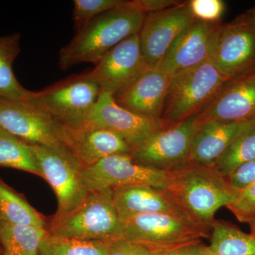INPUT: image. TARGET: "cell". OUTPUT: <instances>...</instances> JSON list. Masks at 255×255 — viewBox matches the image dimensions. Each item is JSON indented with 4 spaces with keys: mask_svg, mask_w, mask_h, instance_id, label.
<instances>
[{
    "mask_svg": "<svg viewBox=\"0 0 255 255\" xmlns=\"http://www.w3.org/2000/svg\"><path fill=\"white\" fill-rule=\"evenodd\" d=\"M165 190L197 224L211 229L218 210L234 200L240 190L233 187L214 166L188 161L167 171Z\"/></svg>",
    "mask_w": 255,
    "mask_h": 255,
    "instance_id": "obj_1",
    "label": "cell"
},
{
    "mask_svg": "<svg viewBox=\"0 0 255 255\" xmlns=\"http://www.w3.org/2000/svg\"><path fill=\"white\" fill-rule=\"evenodd\" d=\"M145 15L130 1H124L114 9L99 15L77 31L72 41L61 48L58 61L60 69L68 70L82 63H97L114 46L139 33Z\"/></svg>",
    "mask_w": 255,
    "mask_h": 255,
    "instance_id": "obj_2",
    "label": "cell"
},
{
    "mask_svg": "<svg viewBox=\"0 0 255 255\" xmlns=\"http://www.w3.org/2000/svg\"><path fill=\"white\" fill-rule=\"evenodd\" d=\"M227 80L210 58L171 76L160 118L164 128L182 123L199 113Z\"/></svg>",
    "mask_w": 255,
    "mask_h": 255,
    "instance_id": "obj_3",
    "label": "cell"
},
{
    "mask_svg": "<svg viewBox=\"0 0 255 255\" xmlns=\"http://www.w3.org/2000/svg\"><path fill=\"white\" fill-rule=\"evenodd\" d=\"M38 166L54 191L58 209L48 226L58 222L83 204L90 194L83 177V167L61 142L50 145H31Z\"/></svg>",
    "mask_w": 255,
    "mask_h": 255,
    "instance_id": "obj_4",
    "label": "cell"
},
{
    "mask_svg": "<svg viewBox=\"0 0 255 255\" xmlns=\"http://www.w3.org/2000/svg\"><path fill=\"white\" fill-rule=\"evenodd\" d=\"M53 236L109 242L123 237V223L114 205L113 191H92L81 206L48 226Z\"/></svg>",
    "mask_w": 255,
    "mask_h": 255,
    "instance_id": "obj_5",
    "label": "cell"
},
{
    "mask_svg": "<svg viewBox=\"0 0 255 255\" xmlns=\"http://www.w3.org/2000/svg\"><path fill=\"white\" fill-rule=\"evenodd\" d=\"M123 237L151 252L185 246L211 236V229L190 220L167 214L138 215L123 221Z\"/></svg>",
    "mask_w": 255,
    "mask_h": 255,
    "instance_id": "obj_6",
    "label": "cell"
},
{
    "mask_svg": "<svg viewBox=\"0 0 255 255\" xmlns=\"http://www.w3.org/2000/svg\"><path fill=\"white\" fill-rule=\"evenodd\" d=\"M100 90L85 74L67 79L40 92L26 102L60 123L74 127L95 107Z\"/></svg>",
    "mask_w": 255,
    "mask_h": 255,
    "instance_id": "obj_7",
    "label": "cell"
},
{
    "mask_svg": "<svg viewBox=\"0 0 255 255\" xmlns=\"http://www.w3.org/2000/svg\"><path fill=\"white\" fill-rule=\"evenodd\" d=\"M210 59L228 80L255 69V25L251 11L221 23Z\"/></svg>",
    "mask_w": 255,
    "mask_h": 255,
    "instance_id": "obj_8",
    "label": "cell"
},
{
    "mask_svg": "<svg viewBox=\"0 0 255 255\" xmlns=\"http://www.w3.org/2000/svg\"><path fill=\"white\" fill-rule=\"evenodd\" d=\"M149 69L137 33L107 52L85 75L101 92H108L114 97L127 90Z\"/></svg>",
    "mask_w": 255,
    "mask_h": 255,
    "instance_id": "obj_9",
    "label": "cell"
},
{
    "mask_svg": "<svg viewBox=\"0 0 255 255\" xmlns=\"http://www.w3.org/2000/svg\"><path fill=\"white\" fill-rule=\"evenodd\" d=\"M82 177L90 192L137 185L165 189L168 184L167 171L138 163L128 154L101 159L91 167L82 169Z\"/></svg>",
    "mask_w": 255,
    "mask_h": 255,
    "instance_id": "obj_10",
    "label": "cell"
},
{
    "mask_svg": "<svg viewBox=\"0 0 255 255\" xmlns=\"http://www.w3.org/2000/svg\"><path fill=\"white\" fill-rule=\"evenodd\" d=\"M196 117L151 135L130 150L132 158L138 163L169 171L189 161L191 142L197 130Z\"/></svg>",
    "mask_w": 255,
    "mask_h": 255,
    "instance_id": "obj_11",
    "label": "cell"
},
{
    "mask_svg": "<svg viewBox=\"0 0 255 255\" xmlns=\"http://www.w3.org/2000/svg\"><path fill=\"white\" fill-rule=\"evenodd\" d=\"M71 127L110 130L123 137L130 147L165 128L160 119L146 118L119 105L108 92H100L91 112Z\"/></svg>",
    "mask_w": 255,
    "mask_h": 255,
    "instance_id": "obj_12",
    "label": "cell"
},
{
    "mask_svg": "<svg viewBox=\"0 0 255 255\" xmlns=\"http://www.w3.org/2000/svg\"><path fill=\"white\" fill-rule=\"evenodd\" d=\"M195 117L198 127L214 122L255 120V69L225 82Z\"/></svg>",
    "mask_w": 255,
    "mask_h": 255,
    "instance_id": "obj_13",
    "label": "cell"
},
{
    "mask_svg": "<svg viewBox=\"0 0 255 255\" xmlns=\"http://www.w3.org/2000/svg\"><path fill=\"white\" fill-rule=\"evenodd\" d=\"M194 20L189 1L145 15L138 34L142 54L149 68H154L161 61L178 37Z\"/></svg>",
    "mask_w": 255,
    "mask_h": 255,
    "instance_id": "obj_14",
    "label": "cell"
},
{
    "mask_svg": "<svg viewBox=\"0 0 255 255\" xmlns=\"http://www.w3.org/2000/svg\"><path fill=\"white\" fill-rule=\"evenodd\" d=\"M62 125L27 102L0 98V127L29 145L60 142Z\"/></svg>",
    "mask_w": 255,
    "mask_h": 255,
    "instance_id": "obj_15",
    "label": "cell"
},
{
    "mask_svg": "<svg viewBox=\"0 0 255 255\" xmlns=\"http://www.w3.org/2000/svg\"><path fill=\"white\" fill-rule=\"evenodd\" d=\"M221 23L194 20L178 37L155 68L171 77L209 60Z\"/></svg>",
    "mask_w": 255,
    "mask_h": 255,
    "instance_id": "obj_16",
    "label": "cell"
},
{
    "mask_svg": "<svg viewBox=\"0 0 255 255\" xmlns=\"http://www.w3.org/2000/svg\"><path fill=\"white\" fill-rule=\"evenodd\" d=\"M60 142L76 157L82 167L119 154L130 155L131 147L120 135L104 129L77 128L63 124Z\"/></svg>",
    "mask_w": 255,
    "mask_h": 255,
    "instance_id": "obj_17",
    "label": "cell"
},
{
    "mask_svg": "<svg viewBox=\"0 0 255 255\" xmlns=\"http://www.w3.org/2000/svg\"><path fill=\"white\" fill-rule=\"evenodd\" d=\"M112 191L114 205L122 222L146 214H171L193 221L165 189L137 185Z\"/></svg>",
    "mask_w": 255,
    "mask_h": 255,
    "instance_id": "obj_18",
    "label": "cell"
},
{
    "mask_svg": "<svg viewBox=\"0 0 255 255\" xmlns=\"http://www.w3.org/2000/svg\"><path fill=\"white\" fill-rule=\"evenodd\" d=\"M170 76L158 68L149 69L127 90L113 96L119 105L146 118L160 119Z\"/></svg>",
    "mask_w": 255,
    "mask_h": 255,
    "instance_id": "obj_19",
    "label": "cell"
},
{
    "mask_svg": "<svg viewBox=\"0 0 255 255\" xmlns=\"http://www.w3.org/2000/svg\"><path fill=\"white\" fill-rule=\"evenodd\" d=\"M254 127L255 119L240 123L214 122L199 126L191 142L189 161L213 167L228 146Z\"/></svg>",
    "mask_w": 255,
    "mask_h": 255,
    "instance_id": "obj_20",
    "label": "cell"
},
{
    "mask_svg": "<svg viewBox=\"0 0 255 255\" xmlns=\"http://www.w3.org/2000/svg\"><path fill=\"white\" fill-rule=\"evenodd\" d=\"M0 219L21 226L46 228V216L30 205L23 194L10 187L0 178Z\"/></svg>",
    "mask_w": 255,
    "mask_h": 255,
    "instance_id": "obj_21",
    "label": "cell"
},
{
    "mask_svg": "<svg viewBox=\"0 0 255 255\" xmlns=\"http://www.w3.org/2000/svg\"><path fill=\"white\" fill-rule=\"evenodd\" d=\"M20 39L19 33L0 36V98L26 102L32 92L21 86L12 70L21 50Z\"/></svg>",
    "mask_w": 255,
    "mask_h": 255,
    "instance_id": "obj_22",
    "label": "cell"
},
{
    "mask_svg": "<svg viewBox=\"0 0 255 255\" xmlns=\"http://www.w3.org/2000/svg\"><path fill=\"white\" fill-rule=\"evenodd\" d=\"M48 233L46 228L12 224L0 219L2 255H38Z\"/></svg>",
    "mask_w": 255,
    "mask_h": 255,
    "instance_id": "obj_23",
    "label": "cell"
},
{
    "mask_svg": "<svg viewBox=\"0 0 255 255\" xmlns=\"http://www.w3.org/2000/svg\"><path fill=\"white\" fill-rule=\"evenodd\" d=\"M209 248L217 255H255V240L236 226L215 221L211 226Z\"/></svg>",
    "mask_w": 255,
    "mask_h": 255,
    "instance_id": "obj_24",
    "label": "cell"
},
{
    "mask_svg": "<svg viewBox=\"0 0 255 255\" xmlns=\"http://www.w3.org/2000/svg\"><path fill=\"white\" fill-rule=\"evenodd\" d=\"M0 167L19 169L43 177L31 145L1 127Z\"/></svg>",
    "mask_w": 255,
    "mask_h": 255,
    "instance_id": "obj_25",
    "label": "cell"
},
{
    "mask_svg": "<svg viewBox=\"0 0 255 255\" xmlns=\"http://www.w3.org/2000/svg\"><path fill=\"white\" fill-rule=\"evenodd\" d=\"M38 255H108V243L53 236L43 238Z\"/></svg>",
    "mask_w": 255,
    "mask_h": 255,
    "instance_id": "obj_26",
    "label": "cell"
},
{
    "mask_svg": "<svg viewBox=\"0 0 255 255\" xmlns=\"http://www.w3.org/2000/svg\"><path fill=\"white\" fill-rule=\"evenodd\" d=\"M255 158V127L243 132L231 144L215 162L221 175L229 177L243 164Z\"/></svg>",
    "mask_w": 255,
    "mask_h": 255,
    "instance_id": "obj_27",
    "label": "cell"
},
{
    "mask_svg": "<svg viewBox=\"0 0 255 255\" xmlns=\"http://www.w3.org/2000/svg\"><path fill=\"white\" fill-rule=\"evenodd\" d=\"M124 0H75L73 18L78 31L99 15L110 11L122 4Z\"/></svg>",
    "mask_w": 255,
    "mask_h": 255,
    "instance_id": "obj_28",
    "label": "cell"
},
{
    "mask_svg": "<svg viewBox=\"0 0 255 255\" xmlns=\"http://www.w3.org/2000/svg\"><path fill=\"white\" fill-rule=\"evenodd\" d=\"M241 223L255 219V182L240 190L237 197L226 206Z\"/></svg>",
    "mask_w": 255,
    "mask_h": 255,
    "instance_id": "obj_29",
    "label": "cell"
},
{
    "mask_svg": "<svg viewBox=\"0 0 255 255\" xmlns=\"http://www.w3.org/2000/svg\"><path fill=\"white\" fill-rule=\"evenodd\" d=\"M189 5L196 20L207 23L220 22L226 8L222 0H190Z\"/></svg>",
    "mask_w": 255,
    "mask_h": 255,
    "instance_id": "obj_30",
    "label": "cell"
},
{
    "mask_svg": "<svg viewBox=\"0 0 255 255\" xmlns=\"http://www.w3.org/2000/svg\"><path fill=\"white\" fill-rule=\"evenodd\" d=\"M107 243L108 255H152L147 247L124 237L116 238Z\"/></svg>",
    "mask_w": 255,
    "mask_h": 255,
    "instance_id": "obj_31",
    "label": "cell"
},
{
    "mask_svg": "<svg viewBox=\"0 0 255 255\" xmlns=\"http://www.w3.org/2000/svg\"><path fill=\"white\" fill-rule=\"evenodd\" d=\"M228 182L238 190L255 182V158L243 164L227 177Z\"/></svg>",
    "mask_w": 255,
    "mask_h": 255,
    "instance_id": "obj_32",
    "label": "cell"
},
{
    "mask_svg": "<svg viewBox=\"0 0 255 255\" xmlns=\"http://www.w3.org/2000/svg\"><path fill=\"white\" fill-rule=\"evenodd\" d=\"M179 0H132V4L143 14L158 12L180 4Z\"/></svg>",
    "mask_w": 255,
    "mask_h": 255,
    "instance_id": "obj_33",
    "label": "cell"
},
{
    "mask_svg": "<svg viewBox=\"0 0 255 255\" xmlns=\"http://www.w3.org/2000/svg\"><path fill=\"white\" fill-rule=\"evenodd\" d=\"M202 245V241H198L165 251L152 252V255H197Z\"/></svg>",
    "mask_w": 255,
    "mask_h": 255,
    "instance_id": "obj_34",
    "label": "cell"
},
{
    "mask_svg": "<svg viewBox=\"0 0 255 255\" xmlns=\"http://www.w3.org/2000/svg\"><path fill=\"white\" fill-rule=\"evenodd\" d=\"M197 255H217L216 253H214L212 251H211V248H209V246H206L205 245L203 244L202 246H201L200 251H199V253H198Z\"/></svg>",
    "mask_w": 255,
    "mask_h": 255,
    "instance_id": "obj_35",
    "label": "cell"
},
{
    "mask_svg": "<svg viewBox=\"0 0 255 255\" xmlns=\"http://www.w3.org/2000/svg\"><path fill=\"white\" fill-rule=\"evenodd\" d=\"M251 226V236L255 240V219L250 223Z\"/></svg>",
    "mask_w": 255,
    "mask_h": 255,
    "instance_id": "obj_36",
    "label": "cell"
},
{
    "mask_svg": "<svg viewBox=\"0 0 255 255\" xmlns=\"http://www.w3.org/2000/svg\"><path fill=\"white\" fill-rule=\"evenodd\" d=\"M250 11H251V16L252 17H253V21H254L255 25V6L253 8V9L250 10Z\"/></svg>",
    "mask_w": 255,
    "mask_h": 255,
    "instance_id": "obj_37",
    "label": "cell"
},
{
    "mask_svg": "<svg viewBox=\"0 0 255 255\" xmlns=\"http://www.w3.org/2000/svg\"><path fill=\"white\" fill-rule=\"evenodd\" d=\"M0 255H2V247H1V243H0Z\"/></svg>",
    "mask_w": 255,
    "mask_h": 255,
    "instance_id": "obj_38",
    "label": "cell"
}]
</instances>
